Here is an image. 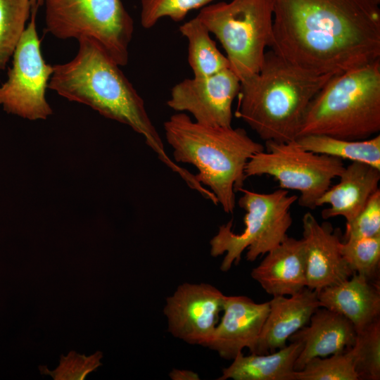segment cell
I'll return each mask as SVG.
<instances>
[{"label":"cell","mask_w":380,"mask_h":380,"mask_svg":"<svg viewBox=\"0 0 380 380\" xmlns=\"http://www.w3.org/2000/svg\"><path fill=\"white\" fill-rule=\"evenodd\" d=\"M271 49L317 74L380 59V0H272Z\"/></svg>","instance_id":"1"},{"label":"cell","mask_w":380,"mask_h":380,"mask_svg":"<svg viewBox=\"0 0 380 380\" xmlns=\"http://www.w3.org/2000/svg\"><path fill=\"white\" fill-rule=\"evenodd\" d=\"M76 56L53 65L49 88L70 101L87 105L102 116L125 124L141 134L158 158L187 181L191 174L165 153L142 97L114 61L89 38L78 40Z\"/></svg>","instance_id":"2"},{"label":"cell","mask_w":380,"mask_h":380,"mask_svg":"<svg viewBox=\"0 0 380 380\" xmlns=\"http://www.w3.org/2000/svg\"><path fill=\"white\" fill-rule=\"evenodd\" d=\"M333 75L305 70L271 49L259 72L240 82L234 115L265 142L293 141L310 101Z\"/></svg>","instance_id":"3"},{"label":"cell","mask_w":380,"mask_h":380,"mask_svg":"<svg viewBox=\"0 0 380 380\" xmlns=\"http://www.w3.org/2000/svg\"><path fill=\"white\" fill-rule=\"evenodd\" d=\"M164 130L175 160L195 166L196 179L210 189L226 213H233L236 193L247 179L246 164L265 146L243 128L203 125L183 112L171 115Z\"/></svg>","instance_id":"4"},{"label":"cell","mask_w":380,"mask_h":380,"mask_svg":"<svg viewBox=\"0 0 380 380\" xmlns=\"http://www.w3.org/2000/svg\"><path fill=\"white\" fill-rule=\"evenodd\" d=\"M380 131V59L334 75L310 101L298 135L362 140Z\"/></svg>","instance_id":"5"},{"label":"cell","mask_w":380,"mask_h":380,"mask_svg":"<svg viewBox=\"0 0 380 380\" xmlns=\"http://www.w3.org/2000/svg\"><path fill=\"white\" fill-rule=\"evenodd\" d=\"M239 206L246 212L244 229L241 233L232 230V220L219 227L210 241V254L217 257L224 254L220 270L227 272L232 265H238L246 251V260L255 261L277 246L288 235L292 224L291 208L298 196L280 188L271 193H258L241 189Z\"/></svg>","instance_id":"6"},{"label":"cell","mask_w":380,"mask_h":380,"mask_svg":"<svg viewBox=\"0 0 380 380\" xmlns=\"http://www.w3.org/2000/svg\"><path fill=\"white\" fill-rule=\"evenodd\" d=\"M196 17L219 40L240 82L259 72L265 49L272 44V0L213 3L201 8Z\"/></svg>","instance_id":"7"},{"label":"cell","mask_w":380,"mask_h":380,"mask_svg":"<svg viewBox=\"0 0 380 380\" xmlns=\"http://www.w3.org/2000/svg\"><path fill=\"white\" fill-rule=\"evenodd\" d=\"M46 30L55 37L94 40L120 66L129 61L134 20L121 0H44Z\"/></svg>","instance_id":"8"},{"label":"cell","mask_w":380,"mask_h":380,"mask_svg":"<svg viewBox=\"0 0 380 380\" xmlns=\"http://www.w3.org/2000/svg\"><path fill=\"white\" fill-rule=\"evenodd\" d=\"M265 149L246 164V178L270 175L280 188L300 192L298 203L314 210L322 195L345 168L343 160L303 148L296 139L287 142L265 141Z\"/></svg>","instance_id":"9"},{"label":"cell","mask_w":380,"mask_h":380,"mask_svg":"<svg viewBox=\"0 0 380 380\" xmlns=\"http://www.w3.org/2000/svg\"><path fill=\"white\" fill-rule=\"evenodd\" d=\"M38 5L32 4L30 22L13 54L7 80L0 85V106L8 114L29 120H46L53 110L45 96L53 71L41 52L36 29Z\"/></svg>","instance_id":"10"},{"label":"cell","mask_w":380,"mask_h":380,"mask_svg":"<svg viewBox=\"0 0 380 380\" xmlns=\"http://www.w3.org/2000/svg\"><path fill=\"white\" fill-rule=\"evenodd\" d=\"M240 83L229 68L207 77L184 79L172 87L167 105L175 111L189 113L197 122L231 127L232 103Z\"/></svg>","instance_id":"11"},{"label":"cell","mask_w":380,"mask_h":380,"mask_svg":"<svg viewBox=\"0 0 380 380\" xmlns=\"http://www.w3.org/2000/svg\"><path fill=\"white\" fill-rule=\"evenodd\" d=\"M225 295L214 286L183 283L166 298L168 331L189 344L206 347L218 323Z\"/></svg>","instance_id":"12"},{"label":"cell","mask_w":380,"mask_h":380,"mask_svg":"<svg viewBox=\"0 0 380 380\" xmlns=\"http://www.w3.org/2000/svg\"><path fill=\"white\" fill-rule=\"evenodd\" d=\"M306 287L322 289L350 278L353 274L341 253L339 229L327 222L319 223L310 212L302 218Z\"/></svg>","instance_id":"13"},{"label":"cell","mask_w":380,"mask_h":380,"mask_svg":"<svg viewBox=\"0 0 380 380\" xmlns=\"http://www.w3.org/2000/svg\"><path fill=\"white\" fill-rule=\"evenodd\" d=\"M269 309V301L258 303L244 296H225L223 315L206 347L228 360L245 348L253 353Z\"/></svg>","instance_id":"14"},{"label":"cell","mask_w":380,"mask_h":380,"mask_svg":"<svg viewBox=\"0 0 380 380\" xmlns=\"http://www.w3.org/2000/svg\"><path fill=\"white\" fill-rule=\"evenodd\" d=\"M269 305L253 354H267L285 347L289 337L307 325L321 307L317 293L308 287L291 296H273Z\"/></svg>","instance_id":"15"},{"label":"cell","mask_w":380,"mask_h":380,"mask_svg":"<svg viewBox=\"0 0 380 380\" xmlns=\"http://www.w3.org/2000/svg\"><path fill=\"white\" fill-rule=\"evenodd\" d=\"M309 324L291 335L289 341H298L303 348L294 366L300 370L315 357H324L345 352L355 344L357 331L346 317L323 307L312 315Z\"/></svg>","instance_id":"16"},{"label":"cell","mask_w":380,"mask_h":380,"mask_svg":"<svg viewBox=\"0 0 380 380\" xmlns=\"http://www.w3.org/2000/svg\"><path fill=\"white\" fill-rule=\"evenodd\" d=\"M251 277L270 295L291 296L306 287L304 243L287 236L265 254Z\"/></svg>","instance_id":"17"},{"label":"cell","mask_w":380,"mask_h":380,"mask_svg":"<svg viewBox=\"0 0 380 380\" xmlns=\"http://www.w3.org/2000/svg\"><path fill=\"white\" fill-rule=\"evenodd\" d=\"M317 293L321 307L346 317L357 333L379 318V282L357 273Z\"/></svg>","instance_id":"18"},{"label":"cell","mask_w":380,"mask_h":380,"mask_svg":"<svg viewBox=\"0 0 380 380\" xmlns=\"http://www.w3.org/2000/svg\"><path fill=\"white\" fill-rule=\"evenodd\" d=\"M338 178V182L322 195L316 205H329L322 210L324 220L342 216L349 222L379 189L380 170L365 163L351 162L345 167Z\"/></svg>","instance_id":"19"},{"label":"cell","mask_w":380,"mask_h":380,"mask_svg":"<svg viewBox=\"0 0 380 380\" xmlns=\"http://www.w3.org/2000/svg\"><path fill=\"white\" fill-rule=\"evenodd\" d=\"M303 344L298 341L273 353L244 355L239 353L222 369L218 380H293L296 361Z\"/></svg>","instance_id":"20"},{"label":"cell","mask_w":380,"mask_h":380,"mask_svg":"<svg viewBox=\"0 0 380 380\" xmlns=\"http://www.w3.org/2000/svg\"><path fill=\"white\" fill-rule=\"evenodd\" d=\"M296 142L303 148L341 160L359 162L380 170V135L362 139L348 140L322 134L299 136Z\"/></svg>","instance_id":"21"},{"label":"cell","mask_w":380,"mask_h":380,"mask_svg":"<svg viewBox=\"0 0 380 380\" xmlns=\"http://www.w3.org/2000/svg\"><path fill=\"white\" fill-rule=\"evenodd\" d=\"M179 30L188 41V63L194 77H207L229 68L227 58L196 16L182 24Z\"/></svg>","instance_id":"22"},{"label":"cell","mask_w":380,"mask_h":380,"mask_svg":"<svg viewBox=\"0 0 380 380\" xmlns=\"http://www.w3.org/2000/svg\"><path fill=\"white\" fill-rule=\"evenodd\" d=\"M31 0H0V70L15 50L31 15Z\"/></svg>","instance_id":"23"},{"label":"cell","mask_w":380,"mask_h":380,"mask_svg":"<svg viewBox=\"0 0 380 380\" xmlns=\"http://www.w3.org/2000/svg\"><path fill=\"white\" fill-rule=\"evenodd\" d=\"M293 380H359L352 349L310 360L293 372Z\"/></svg>","instance_id":"24"},{"label":"cell","mask_w":380,"mask_h":380,"mask_svg":"<svg viewBox=\"0 0 380 380\" xmlns=\"http://www.w3.org/2000/svg\"><path fill=\"white\" fill-rule=\"evenodd\" d=\"M358 379H380V319L357 333L351 348Z\"/></svg>","instance_id":"25"},{"label":"cell","mask_w":380,"mask_h":380,"mask_svg":"<svg viewBox=\"0 0 380 380\" xmlns=\"http://www.w3.org/2000/svg\"><path fill=\"white\" fill-rule=\"evenodd\" d=\"M341 253L353 273L379 282L380 235L343 241Z\"/></svg>","instance_id":"26"},{"label":"cell","mask_w":380,"mask_h":380,"mask_svg":"<svg viewBox=\"0 0 380 380\" xmlns=\"http://www.w3.org/2000/svg\"><path fill=\"white\" fill-rule=\"evenodd\" d=\"M215 0H141L140 20L146 29L153 27L161 18L167 17L179 22L193 10L202 8Z\"/></svg>","instance_id":"27"},{"label":"cell","mask_w":380,"mask_h":380,"mask_svg":"<svg viewBox=\"0 0 380 380\" xmlns=\"http://www.w3.org/2000/svg\"><path fill=\"white\" fill-rule=\"evenodd\" d=\"M103 355L100 351L87 357L71 351L67 356L62 355L59 366L50 371L45 366H39L42 374H48L55 380H83L90 372L101 365Z\"/></svg>","instance_id":"28"},{"label":"cell","mask_w":380,"mask_h":380,"mask_svg":"<svg viewBox=\"0 0 380 380\" xmlns=\"http://www.w3.org/2000/svg\"><path fill=\"white\" fill-rule=\"evenodd\" d=\"M380 235V190L368 200L362 210L346 222L343 240L373 237Z\"/></svg>","instance_id":"29"},{"label":"cell","mask_w":380,"mask_h":380,"mask_svg":"<svg viewBox=\"0 0 380 380\" xmlns=\"http://www.w3.org/2000/svg\"><path fill=\"white\" fill-rule=\"evenodd\" d=\"M170 377L173 380H198L197 373L186 369H174L170 373Z\"/></svg>","instance_id":"30"},{"label":"cell","mask_w":380,"mask_h":380,"mask_svg":"<svg viewBox=\"0 0 380 380\" xmlns=\"http://www.w3.org/2000/svg\"><path fill=\"white\" fill-rule=\"evenodd\" d=\"M32 4H37L38 6L44 3V0H31Z\"/></svg>","instance_id":"31"}]
</instances>
